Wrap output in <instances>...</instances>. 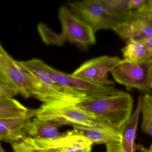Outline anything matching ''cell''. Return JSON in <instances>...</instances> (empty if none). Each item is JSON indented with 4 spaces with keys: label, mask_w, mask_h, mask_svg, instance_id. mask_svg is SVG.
Returning a JSON list of instances; mask_svg holds the SVG:
<instances>
[{
    "label": "cell",
    "mask_w": 152,
    "mask_h": 152,
    "mask_svg": "<svg viewBox=\"0 0 152 152\" xmlns=\"http://www.w3.org/2000/svg\"><path fill=\"white\" fill-rule=\"evenodd\" d=\"M17 63L31 79V96L43 104H77L88 97L83 93L57 83L49 71L48 65L40 59L32 58Z\"/></svg>",
    "instance_id": "1"
},
{
    "label": "cell",
    "mask_w": 152,
    "mask_h": 152,
    "mask_svg": "<svg viewBox=\"0 0 152 152\" xmlns=\"http://www.w3.org/2000/svg\"><path fill=\"white\" fill-rule=\"evenodd\" d=\"M77 105L94 113L98 121L122 131L132 115L133 99L129 93L121 91L110 95L88 97Z\"/></svg>",
    "instance_id": "2"
},
{
    "label": "cell",
    "mask_w": 152,
    "mask_h": 152,
    "mask_svg": "<svg viewBox=\"0 0 152 152\" xmlns=\"http://www.w3.org/2000/svg\"><path fill=\"white\" fill-rule=\"evenodd\" d=\"M36 117L43 121L71 126H96L101 122L94 113L81 109L75 104H43L37 109Z\"/></svg>",
    "instance_id": "3"
},
{
    "label": "cell",
    "mask_w": 152,
    "mask_h": 152,
    "mask_svg": "<svg viewBox=\"0 0 152 152\" xmlns=\"http://www.w3.org/2000/svg\"><path fill=\"white\" fill-rule=\"evenodd\" d=\"M110 74L115 82L127 89L152 95V64L149 61L137 63L124 59Z\"/></svg>",
    "instance_id": "4"
},
{
    "label": "cell",
    "mask_w": 152,
    "mask_h": 152,
    "mask_svg": "<svg viewBox=\"0 0 152 152\" xmlns=\"http://www.w3.org/2000/svg\"><path fill=\"white\" fill-rule=\"evenodd\" d=\"M68 8L86 23L96 33L102 30H113L122 22L110 15L101 0H83L68 1Z\"/></svg>",
    "instance_id": "5"
},
{
    "label": "cell",
    "mask_w": 152,
    "mask_h": 152,
    "mask_svg": "<svg viewBox=\"0 0 152 152\" xmlns=\"http://www.w3.org/2000/svg\"><path fill=\"white\" fill-rule=\"evenodd\" d=\"M23 141L35 149L56 152H91L94 145L88 138L75 129L64 132L55 138L26 137Z\"/></svg>",
    "instance_id": "6"
},
{
    "label": "cell",
    "mask_w": 152,
    "mask_h": 152,
    "mask_svg": "<svg viewBox=\"0 0 152 152\" xmlns=\"http://www.w3.org/2000/svg\"><path fill=\"white\" fill-rule=\"evenodd\" d=\"M58 19L65 41L85 50L96 43L95 33L91 27L73 14L68 7H61L58 10Z\"/></svg>",
    "instance_id": "7"
},
{
    "label": "cell",
    "mask_w": 152,
    "mask_h": 152,
    "mask_svg": "<svg viewBox=\"0 0 152 152\" xmlns=\"http://www.w3.org/2000/svg\"><path fill=\"white\" fill-rule=\"evenodd\" d=\"M121 59L118 56H104L85 61L72 74L73 76L95 84L113 86L109 73Z\"/></svg>",
    "instance_id": "8"
},
{
    "label": "cell",
    "mask_w": 152,
    "mask_h": 152,
    "mask_svg": "<svg viewBox=\"0 0 152 152\" xmlns=\"http://www.w3.org/2000/svg\"><path fill=\"white\" fill-rule=\"evenodd\" d=\"M0 80L15 87L25 99L31 97L32 82L28 75L0 45Z\"/></svg>",
    "instance_id": "9"
},
{
    "label": "cell",
    "mask_w": 152,
    "mask_h": 152,
    "mask_svg": "<svg viewBox=\"0 0 152 152\" xmlns=\"http://www.w3.org/2000/svg\"><path fill=\"white\" fill-rule=\"evenodd\" d=\"M49 71L57 83L85 94L88 97L110 95L121 90L112 86L95 84L56 70L48 65Z\"/></svg>",
    "instance_id": "10"
},
{
    "label": "cell",
    "mask_w": 152,
    "mask_h": 152,
    "mask_svg": "<svg viewBox=\"0 0 152 152\" xmlns=\"http://www.w3.org/2000/svg\"><path fill=\"white\" fill-rule=\"evenodd\" d=\"M113 31L126 42L133 39L141 40L152 37V18L134 10Z\"/></svg>",
    "instance_id": "11"
},
{
    "label": "cell",
    "mask_w": 152,
    "mask_h": 152,
    "mask_svg": "<svg viewBox=\"0 0 152 152\" xmlns=\"http://www.w3.org/2000/svg\"><path fill=\"white\" fill-rule=\"evenodd\" d=\"M74 129L85 136L93 144L119 143L122 142V131L107 123L101 122L96 126H88L80 124L72 125Z\"/></svg>",
    "instance_id": "12"
},
{
    "label": "cell",
    "mask_w": 152,
    "mask_h": 152,
    "mask_svg": "<svg viewBox=\"0 0 152 152\" xmlns=\"http://www.w3.org/2000/svg\"><path fill=\"white\" fill-rule=\"evenodd\" d=\"M37 109H30L24 115L13 119L0 120V140L10 143H17L25 138L23 128L26 122L36 116Z\"/></svg>",
    "instance_id": "13"
},
{
    "label": "cell",
    "mask_w": 152,
    "mask_h": 152,
    "mask_svg": "<svg viewBox=\"0 0 152 152\" xmlns=\"http://www.w3.org/2000/svg\"><path fill=\"white\" fill-rule=\"evenodd\" d=\"M31 119L26 122L24 126L25 138L48 139L57 137L63 133L58 130L60 127L64 126L63 124L43 121L37 117Z\"/></svg>",
    "instance_id": "14"
},
{
    "label": "cell",
    "mask_w": 152,
    "mask_h": 152,
    "mask_svg": "<svg viewBox=\"0 0 152 152\" xmlns=\"http://www.w3.org/2000/svg\"><path fill=\"white\" fill-rule=\"evenodd\" d=\"M143 96L141 95L139 97L135 111L122 129V145L125 152H136L137 150L141 152H147L148 150L142 146L137 145L135 142Z\"/></svg>",
    "instance_id": "15"
},
{
    "label": "cell",
    "mask_w": 152,
    "mask_h": 152,
    "mask_svg": "<svg viewBox=\"0 0 152 152\" xmlns=\"http://www.w3.org/2000/svg\"><path fill=\"white\" fill-rule=\"evenodd\" d=\"M124 59L133 62L148 61L149 54L142 41L131 39L126 42V45L121 49Z\"/></svg>",
    "instance_id": "16"
},
{
    "label": "cell",
    "mask_w": 152,
    "mask_h": 152,
    "mask_svg": "<svg viewBox=\"0 0 152 152\" xmlns=\"http://www.w3.org/2000/svg\"><path fill=\"white\" fill-rule=\"evenodd\" d=\"M30 109L14 98H0V120L13 119L26 114Z\"/></svg>",
    "instance_id": "17"
},
{
    "label": "cell",
    "mask_w": 152,
    "mask_h": 152,
    "mask_svg": "<svg viewBox=\"0 0 152 152\" xmlns=\"http://www.w3.org/2000/svg\"><path fill=\"white\" fill-rule=\"evenodd\" d=\"M107 12L123 22L132 11L129 9V0H101Z\"/></svg>",
    "instance_id": "18"
},
{
    "label": "cell",
    "mask_w": 152,
    "mask_h": 152,
    "mask_svg": "<svg viewBox=\"0 0 152 152\" xmlns=\"http://www.w3.org/2000/svg\"><path fill=\"white\" fill-rule=\"evenodd\" d=\"M141 129L152 137V95H145L142 99Z\"/></svg>",
    "instance_id": "19"
},
{
    "label": "cell",
    "mask_w": 152,
    "mask_h": 152,
    "mask_svg": "<svg viewBox=\"0 0 152 152\" xmlns=\"http://www.w3.org/2000/svg\"><path fill=\"white\" fill-rule=\"evenodd\" d=\"M37 29L42 39L48 45L61 46L66 42L61 33H57L43 23L38 24Z\"/></svg>",
    "instance_id": "20"
},
{
    "label": "cell",
    "mask_w": 152,
    "mask_h": 152,
    "mask_svg": "<svg viewBox=\"0 0 152 152\" xmlns=\"http://www.w3.org/2000/svg\"><path fill=\"white\" fill-rule=\"evenodd\" d=\"M18 90L11 84L0 80V98H13L18 94Z\"/></svg>",
    "instance_id": "21"
},
{
    "label": "cell",
    "mask_w": 152,
    "mask_h": 152,
    "mask_svg": "<svg viewBox=\"0 0 152 152\" xmlns=\"http://www.w3.org/2000/svg\"><path fill=\"white\" fill-rule=\"evenodd\" d=\"M11 146L13 152H39L23 140L13 143L11 144Z\"/></svg>",
    "instance_id": "22"
},
{
    "label": "cell",
    "mask_w": 152,
    "mask_h": 152,
    "mask_svg": "<svg viewBox=\"0 0 152 152\" xmlns=\"http://www.w3.org/2000/svg\"><path fill=\"white\" fill-rule=\"evenodd\" d=\"M137 11L138 13L146 15L152 18V0L147 1L146 3Z\"/></svg>",
    "instance_id": "23"
},
{
    "label": "cell",
    "mask_w": 152,
    "mask_h": 152,
    "mask_svg": "<svg viewBox=\"0 0 152 152\" xmlns=\"http://www.w3.org/2000/svg\"><path fill=\"white\" fill-rule=\"evenodd\" d=\"M147 0H129V7L131 11L139 9L146 2Z\"/></svg>",
    "instance_id": "24"
},
{
    "label": "cell",
    "mask_w": 152,
    "mask_h": 152,
    "mask_svg": "<svg viewBox=\"0 0 152 152\" xmlns=\"http://www.w3.org/2000/svg\"><path fill=\"white\" fill-rule=\"evenodd\" d=\"M106 152H121L124 150L122 143H109L106 145Z\"/></svg>",
    "instance_id": "25"
},
{
    "label": "cell",
    "mask_w": 152,
    "mask_h": 152,
    "mask_svg": "<svg viewBox=\"0 0 152 152\" xmlns=\"http://www.w3.org/2000/svg\"><path fill=\"white\" fill-rule=\"evenodd\" d=\"M141 41L145 44L149 54V58L148 61L152 64V37L144 39Z\"/></svg>",
    "instance_id": "26"
},
{
    "label": "cell",
    "mask_w": 152,
    "mask_h": 152,
    "mask_svg": "<svg viewBox=\"0 0 152 152\" xmlns=\"http://www.w3.org/2000/svg\"><path fill=\"white\" fill-rule=\"evenodd\" d=\"M39 152H53V151H48V150H37Z\"/></svg>",
    "instance_id": "27"
},
{
    "label": "cell",
    "mask_w": 152,
    "mask_h": 152,
    "mask_svg": "<svg viewBox=\"0 0 152 152\" xmlns=\"http://www.w3.org/2000/svg\"><path fill=\"white\" fill-rule=\"evenodd\" d=\"M147 152H152V143H151V145H150V147H149L148 150Z\"/></svg>",
    "instance_id": "28"
},
{
    "label": "cell",
    "mask_w": 152,
    "mask_h": 152,
    "mask_svg": "<svg viewBox=\"0 0 152 152\" xmlns=\"http://www.w3.org/2000/svg\"><path fill=\"white\" fill-rule=\"evenodd\" d=\"M0 152H6L4 148H2L1 145V146H0Z\"/></svg>",
    "instance_id": "29"
},
{
    "label": "cell",
    "mask_w": 152,
    "mask_h": 152,
    "mask_svg": "<svg viewBox=\"0 0 152 152\" xmlns=\"http://www.w3.org/2000/svg\"><path fill=\"white\" fill-rule=\"evenodd\" d=\"M121 152H124V150H123Z\"/></svg>",
    "instance_id": "30"
},
{
    "label": "cell",
    "mask_w": 152,
    "mask_h": 152,
    "mask_svg": "<svg viewBox=\"0 0 152 152\" xmlns=\"http://www.w3.org/2000/svg\"></svg>",
    "instance_id": "31"
}]
</instances>
